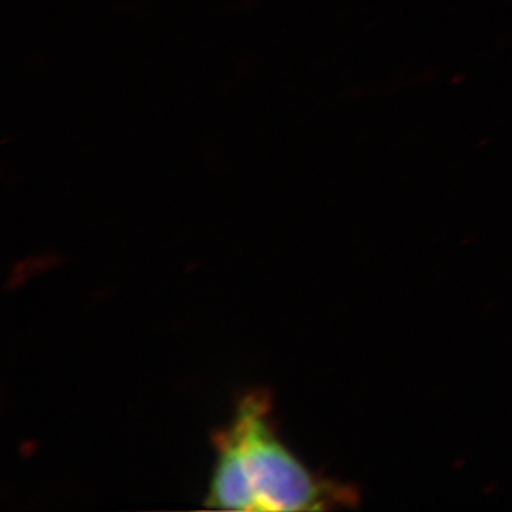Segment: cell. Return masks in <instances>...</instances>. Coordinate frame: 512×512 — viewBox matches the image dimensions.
<instances>
[{"mask_svg":"<svg viewBox=\"0 0 512 512\" xmlns=\"http://www.w3.org/2000/svg\"><path fill=\"white\" fill-rule=\"evenodd\" d=\"M271 411L269 393H246L231 423L214 435L216 461L204 506L269 512L357 508V489L307 468L281 440Z\"/></svg>","mask_w":512,"mask_h":512,"instance_id":"1","label":"cell"}]
</instances>
